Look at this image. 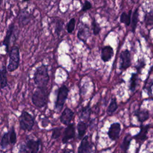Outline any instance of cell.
Segmentation results:
<instances>
[{
  "mask_svg": "<svg viewBox=\"0 0 153 153\" xmlns=\"http://www.w3.org/2000/svg\"><path fill=\"white\" fill-rule=\"evenodd\" d=\"M26 144L28 149V152L36 153L39 151L41 140L39 139L36 140L32 139H27Z\"/></svg>",
  "mask_w": 153,
  "mask_h": 153,
  "instance_id": "cell-13",
  "label": "cell"
},
{
  "mask_svg": "<svg viewBox=\"0 0 153 153\" xmlns=\"http://www.w3.org/2000/svg\"><path fill=\"white\" fill-rule=\"evenodd\" d=\"M11 143L10 139V135H9V131L4 133L3 136L1 137V142H0V146L1 149H6L8 146Z\"/></svg>",
  "mask_w": 153,
  "mask_h": 153,
  "instance_id": "cell-23",
  "label": "cell"
},
{
  "mask_svg": "<svg viewBox=\"0 0 153 153\" xmlns=\"http://www.w3.org/2000/svg\"><path fill=\"white\" fill-rule=\"evenodd\" d=\"M118 105L117 103L116 98L114 97L111 99V102L107 108V113L109 115H112L117 109Z\"/></svg>",
  "mask_w": 153,
  "mask_h": 153,
  "instance_id": "cell-25",
  "label": "cell"
},
{
  "mask_svg": "<svg viewBox=\"0 0 153 153\" xmlns=\"http://www.w3.org/2000/svg\"><path fill=\"white\" fill-rule=\"evenodd\" d=\"M94 145L93 143H90L88 140V136L87 135L84 136L79 143L78 148V153H86L91 152L94 151Z\"/></svg>",
  "mask_w": 153,
  "mask_h": 153,
  "instance_id": "cell-6",
  "label": "cell"
},
{
  "mask_svg": "<svg viewBox=\"0 0 153 153\" xmlns=\"http://www.w3.org/2000/svg\"><path fill=\"white\" fill-rule=\"evenodd\" d=\"M15 30L16 26L14 23H11L9 25L7 30L6 32L5 36L2 42V44L5 47V51L7 53L9 52V47L10 45V41L11 40V38L13 36L15 35Z\"/></svg>",
  "mask_w": 153,
  "mask_h": 153,
  "instance_id": "cell-11",
  "label": "cell"
},
{
  "mask_svg": "<svg viewBox=\"0 0 153 153\" xmlns=\"http://www.w3.org/2000/svg\"><path fill=\"white\" fill-rule=\"evenodd\" d=\"M91 28L93 30V33L94 35H97L101 30L100 26L94 19H93V21L91 22Z\"/></svg>",
  "mask_w": 153,
  "mask_h": 153,
  "instance_id": "cell-28",
  "label": "cell"
},
{
  "mask_svg": "<svg viewBox=\"0 0 153 153\" xmlns=\"http://www.w3.org/2000/svg\"><path fill=\"white\" fill-rule=\"evenodd\" d=\"M144 20L146 26L153 25V13L151 11L146 13Z\"/></svg>",
  "mask_w": 153,
  "mask_h": 153,
  "instance_id": "cell-30",
  "label": "cell"
},
{
  "mask_svg": "<svg viewBox=\"0 0 153 153\" xmlns=\"http://www.w3.org/2000/svg\"><path fill=\"white\" fill-rule=\"evenodd\" d=\"M121 130V128L120 123H114L111 124L108 131V136L109 139L112 141L117 140L120 137Z\"/></svg>",
  "mask_w": 153,
  "mask_h": 153,
  "instance_id": "cell-9",
  "label": "cell"
},
{
  "mask_svg": "<svg viewBox=\"0 0 153 153\" xmlns=\"http://www.w3.org/2000/svg\"><path fill=\"white\" fill-rule=\"evenodd\" d=\"M91 113V108L89 105L86 106L82 107L79 112V118L83 120H90V115Z\"/></svg>",
  "mask_w": 153,
  "mask_h": 153,
  "instance_id": "cell-20",
  "label": "cell"
},
{
  "mask_svg": "<svg viewBox=\"0 0 153 153\" xmlns=\"http://www.w3.org/2000/svg\"><path fill=\"white\" fill-rule=\"evenodd\" d=\"M63 152H74L72 150H63Z\"/></svg>",
  "mask_w": 153,
  "mask_h": 153,
  "instance_id": "cell-37",
  "label": "cell"
},
{
  "mask_svg": "<svg viewBox=\"0 0 153 153\" xmlns=\"http://www.w3.org/2000/svg\"><path fill=\"white\" fill-rule=\"evenodd\" d=\"M69 91L68 88L65 85H63L59 88L54 105L56 110L60 111L62 109L65 101L68 98Z\"/></svg>",
  "mask_w": 153,
  "mask_h": 153,
  "instance_id": "cell-5",
  "label": "cell"
},
{
  "mask_svg": "<svg viewBox=\"0 0 153 153\" xmlns=\"http://www.w3.org/2000/svg\"><path fill=\"white\" fill-rule=\"evenodd\" d=\"M75 136V127L74 123H70L65 128L62 142L63 144L67 143L70 140L74 138Z\"/></svg>",
  "mask_w": 153,
  "mask_h": 153,
  "instance_id": "cell-8",
  "label": "cell"
},
{
  "mask_svg": "<svg viewBox=\"0 0 153 153\" xmlns=\"http://www.w3.org/2000/svg\"><path fill=\"white\" fill-rule=\"evenodd\" d=\"M131 10L128 11V13L126 12H123L120 17V21L121 23H124L126 26H129L131 23Z\"/></svg>",
  "mask_w": 153,
  "mask_h": 153,
  "instance_id": "cell-22",
  "label": "cell"
},
{
  "mask_svg": "<svg viewBox=\"0 0 153 153\" xmlns=\"http://www.w3.org/2000/svg\"><path fill=\"white\" fill-rule=\"evenodd\" d=\"M76 128L78 131V139H82L87 131V124L84 121L81 120L78 123Z\"/></svg>",
  "mask_w": 153,
  "mask_h": 153,
  "instance_id": "cell-19",
  "label": "cell"
},
{
  "mask_svg": "<svg viewBox=\"0 0 153 153\" xmlns=\"http://www.w3.org/2000/svg\"><path fill=\"white\" fill-rule=\"evenodd\" d=\"M63 128V127H54L52 130V134H51V139H57L60 137L62 134V131Z\"/></svg>",
  "mask_w": 153,
  "mask_h": 153,
  "instance_id": "cell-27",
  "label": "cell"
},
{
  "mask_svg": "<svg viewBox=\"0 0 153 153\" xmlns=\"http://www.w3.org/2000/svg\"><path fill=\"white\" fill-rule=\"evenodd\" d=\"M139 8H137L135 9L133 13L132 17H131V31L134 33L135 32L136 28L137 27V25L139 21Z\"/></svg>",
  "mask_w": 153,
  "mask_h": 153,
  "instance_id": "cell-24",
  "label": "cell"
},
{
  "mask_svg": "<svg viewBox=\"0 0 153 153\" xmlns=\"http://www.w3.org/2000/svg\"><path fill=\"white\" fill-rule=\"evenodd\" d=\"M137 79H138L137 74L133 73L131 74V76L130 79V85H129V89L132 92H133L136 89V87L137 84Z\"/></svg>",
  "mask_w": 153,
  "mask_h": 153,
  "instance_id": "cell-26",
  "label": "cell"
},
{
  "mask_svg": "<svg viewBox=\"0 0 153 153\" xmlns=\"http://www.w3.org/2000/svg\"><path fill=\"white\" fill-rule=\"evenodd\" d=\"M32 19L29 13L25 10H22L19 14V22L22 26H26L29 23Z\"/></svg>",
  "mask_w": 153,
  "mask_h": 153,
  "instance_id": "cell-15",
  "label": "cell"
},
{
  "mask_svg": "<svg viewBox=\"0 0 153 153\" xmlns=\"http://www.w3.org/2000/svg\"><path fill=\"white\" fill-rule=\"evenodd\" d=\"M9 60L7 66V70L10 72L17 70L20 64V52L19 48L17 46H13L8 52Z\"/></svg>",
  "mask_w": 153,
  "mask_h": 153,
  "instance_id": "cell-3",
  "label": "cell"
},
{
  "mask_svg": "<svg viewBox=\"0 0 153 153\" xmlns=\"http://www.w3.org/2000/svg\"><path fill=\"white\" fill-rule=\"evenodd\" d=\"M150 126L149 124L146 126L142 125L140 126V130L138 133L137 134L133 136V138H134L137 140L139 141H144L147 138V133L148 129L149 128Z\"/></svg>",
  "mask_w": 153,
  "mask_h": 153,
  "instance_id": "cell-17",
  "label": "cell"
},
{
  "mask_svg": "<svg viewBox=\"0 0 153 153\" xmlns=\"http://www.w3.org/2000/svg\"><path fill=\"white\" fill-rule=\"evenodd\" d=\"M63 24L64 22L63 21H62L60 20H58L56 24V26H55V32L59 36V35L60 34L62 30H63Z\"/></svg>",
  "mask_w": 153,
  "mask_h": 153,
  "instance_id": "cell-32",
  "label": "cell"
},
{
  "mask_svg": "<svg viewBox=\"0 0 153 153\" xmlns=\"http://www.w3.org/2000/svg\"><path fill=\"white\" fill-rule=\"evenodd\" d=\"M19 152H28V149H27L26 143L22 142L20 143Z\"/></svg>",
  "mask_w": 153,
  "mask_h": 153,
  "instance_id": "cell-34",
  "label": "cell"
},
{
  "mask_svg": "<svg viewBox=\"0 0 153 153\" xmlns=\"http://www.w3.org/2000/svg\"><path fill=\"white\" fill-rule=\"evenodd\" d=\"M91 8H92L91 3L90 1L86 0L85 1V2L84 3V4L82 5V9L81 10V11H86L87 10H89Z\"/></svg>",
  "mask_w": 153,
  "mask_h": 153,
  "instance_id": "cell-33",
  "label": "cell"
},
{
  "mask_svg": "<svg viewBox=\"0 0 153 153\" xmlns=\"http://www.w3.org/2000/svg\"><path fill=\"white\" fill-rule=\"evenodd\" d=\"M48 122H49V120L48 119H44L42 121V127H45L46 126H47L48 124Z\"/></svg>",
  "mask_w": 153,
  "mask_h": 153,
  "instance_id": "cell-36",
  "label": "cell"
},
{
  "mask_svg": "<svg viewBox=\"0 0 153 153\" xmlns=\"http://www.w3.org/2000/svg\"><path fill=\"white\" fill-rule=\"evenodd\" d=\"M20 128L24 131H31L35 124L33 117L26 111H23L19 117Z\"/></svg>",
  "mask_w": 153,
  "mask_h": 153,
  "instance_id": "cell-4",
  "label": "cell"
},
{
  "mask_svg": "<svg viewBox=\"0 0 153 153\" xmlns=\"http://www.w3.org/2000/svg\"><path fill=\"white\" fill-rule=\"evenodd\" d=\"M145 65V63L144 61H140V62H138V64L136 66H135V68H136L137 72H140V70L142 69V68H143L144 67Z\"/></svg>",
  "mask_w": 153,
  "mask_h": 153,
  "instance_id": "cell-35",
  "label": "cell"
},
{
  "mask_svg": "<svg viewBox=\"0 0 153 153\" xmlns=\"http://www.w3.org/2000/svg\"><path fill=\"white\" fill-rule=\"evenodd\" d=\"M7 68H6L5 66L2 65L0 71V85L1 89H4L8 86L7 77Z\"/></svg>",
  "mask_w": 153,
  "mask_h": 153,
  "instance_id": "cell-16",
  "label": "cell"
},
{
  "mask_svg": "<svg viewBox=\"0 0 153 153\" xmlns=\"http://www.w3.org/2000/svg\"><path fill=\"white\" fill-rule=\"evenodd\" d=\"M120 69H126L131 66V54L128 50L126 49L121 51L120 56Z\"/></svg>",
  "mask_w": 153,
  "mask_h": 153,
  "instance_id": "cell-7",
  "label": "cell"
},
{
  "mask_svg": "<svg viewBox=\"0 0 153 153\" xmlns=\"http://www.w3.org/2000/svg\"><path fill=\"white\" fill-rule=\"evenodd\" d=\"M48 95L49 93L47 87H37L32 96V103L39 108L44 107L47 104Z\"/></svg>",
  "mask_w": 153,
  "mask_h": 153,
  "instance_id": "cell-2",
  "label": "cell"
},
{
  "mask_svg": "<svg viewBox=\"0 0 153 153\" xmlns=\"http://www.w3.org/2000/svg\"><path fill=\"white\" fill-rule=\"evenodd\" d=\"M114 56V50L110 45L103 47L101 50L100 57L103 62H109Z\"/></svg>",
  "mask_w": 153,
  "mask_h": 153,
  "instance_id": "cell-14",
  "label": "cell"
},
{
  "mask_svg": "<svg viewBox=\"0 0 153 153\" xmlns=\"http://www.w3.org/2000/svg\"><path fill=\"white\" fill-rule=\"evenodd\" d=\"M74 113V112L69 108H66L62 112L60 117V121L61 123L65 126H68L71 123Z\"/></svg>",
  "mask_w": 153,
  "mask_h": 153,
  "instance_id": "cell-12",
  "label": "cell"
},
{
  "mask_svg": "<svg viewBox=\"0 0 153 153\" xmlns=\"http://www.w3.org/2000/svg\"><path fill=\"white\" fill-rule=\"evenodd\" d=\"M134 115L140 123H143L149 118V112L146 109H136L134 112Z\"/></svg>",
  "mask_w": 153,
  "mask_h": 153,
  "instance_id": "cell-18",
  "label": "cell"
},
{
  "mask_svg": "<svg viewBox=\"0 0 153 153\" xmlns=\"http://www.w3.org/2000/svg\"><path fill=\"white\" fill-rule=\"evenodd\" d=\"M9 135L11 144L14 145L17 142V136L14 127H11L10 131H9Z\"/></svg>",
  "mask_w": 153,
  "mask_h": 153,
  "instance_id": "cell-31",
  "label": "cell"
},
{
  "mask_svg": "<svg viewBox=\"0 0 153 153\" xmlns=\"http://www.w3.org/2000/svg\"><path fill=\"white\" fill-rule=\"evenodd\" d=\"M50 81L48 66L41 65L38 66L33 74V81L37 87H47Z\"/></svg>",
  "mask_w": 153,
  "mask_h": 153,
  "instance_id": "cell-1",
  "label": "cell"
},
{
  "mask_svg": "<svg viewBox=\"0 0 153 153\" xmlns=\"http://www.w3.org/2000/svg\"><path fill=\"white\" fill-rule=\"evenodd\" d=\"M31 1V0H22V2H27V1Z\"/></svg>",
  "mask_w": 153,
  "mask_h": 153,
  "instance_id": "cell-38",
  "label": "cell"
},
{
  "mask_svg": "<svg viewBox=\"0 0 153 153\" xmlns=\"http://www.w3.org/2000/svg\"><path fill=\"white\" fill-rule=\"evenodd\" d=\"M91 36L90 30L87 24L82 23L78 30L77 38L84 44L87 42L88 38Z\"/></svg>",
  "mask_w": 153,
  "mask_h": 153,
  "instance_id": "cell-10",
  "label": "cell"
},
{
  "mask_svg": "<svg viewBox=\"0 0 153 153\" xmlns=\"http://www.w3.org/2000/svg\"><path fill=\"white\" fill-rule=\"evenodd\" d=\"M75 27V19L74 18H72L68 22L66 26V30L68 33H71L74 32Z\"/></svg>",
  "mask_w": 153,
  "mask_h": 153,
  "instance_id": "cell-29",
  "label": "cell"
},
{
  "mask_svg": "<svg viewBox=\"0 0 153 153\" xmlns=\"http://www.w3.org/2000/svg\"><path fill=\"white\" fill-rule=\"evenodd\" d=\"M131 139L132 137L130 133H128L125 136L122 143L120 145V148L122 151L127 152L128 151Z\"/></svg>",
  "mask_w": 153,
  "mask_h": 153,
  "instance_id": "cell-21",
  "label": "cell"
}]
</instances>
